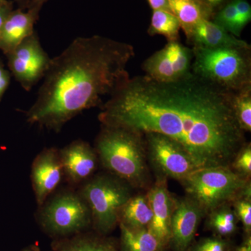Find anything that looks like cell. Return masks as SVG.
I'll return each instance as SVG.
<instances>
[{
  "label": "cell",
  "mask_w": 251,
  "mask_h": 251,
  "mask_svg": "<svg viewBox=\"0 0 251 251\" xmlns=\"http://www.w3.org/2000/svg\"><path fill=\"white\" fill-rule=\"evenodd\" d=\"M233 93L191 73L173 82L130 77L102 105L99 120L179 144L197 168L229 167L245 145Z\"/></svg>",
  "instance_id": "obj_1"
},
{
  "label": "cell",
  "mask_w": 251,
  "mask_h": 251,
  "mask_svg": "<svg viewBox=\"0 0 251 251\" xmlns=\"http://www.w3.org/2000/svg\"><path fill=\"white\" fill-rule=\"evenodd\" d=\"M134 56L127 43L99 35L77 38L51 59L37 98L26 112L27 122L59 132L130 78L127 66Z\"/></svg>",
  "instance_id": "obj_2"
},
{
  "label": "cell",
  "mask_w": 251,
  "mask_h": 251,
  "mask_svg": "<svg viewBox=\"0 0 251 251\" xmlns=\"http://www.w3.org/2000/svg\"><path fill=\"white\" fill-rule=\"evenodd\" d=\"M94 149L99 163L109 173L132 188L146 186L148 156L143 134L123 127L102 125Z\"/></svg>",
  "instance_id": "obj_3"
},
{
  "label": "cell",
  "mask_w": 251,
  "mask_h": 251,
  "mask_svg": "<svg viewBox=\"0 0 251 251\" xmlns=\"http://www.w3.org/2000/svg\"><path fill=\"white\" fill-rule=\"evenodd\" d=\"M192 50L191 72L195 75L233 94L251 86L250 44Z\"/></svg>",
  "instance_id": "obj_4"
},
{
  "label": "cell",
  "mask_w": 251,
  "mask_h": 251,
  "mask_svg": "<svg viewBox=\"0 0 251 251\" xmlns=\"http://www.w3.org/2000/svg\"><path fill=\"white\" fill-rule=\"evenodd\" d=\"M77 192L88 206L92 224L101 234L115 229L122 208L133 196L129 184L109 173L94 175Z\"/></svg>",
  "instance_id": "obj_5"
},
{
  "label": "cell",
  "mask_w": 251,
  "mask_h": 251,
  "mask_svg": "<svg viewBox=\"0 0 251 251\" xmlns=\"http://www.w3.org/2000/svg\"><path fill=\"white\" fill-rule=\"evenodd\" d=\"M249 181L229 167H211L198 168L181 181L187 196L206 214L235 200Z\"/></svg>",
  "instance_id": "obj_6"
},
{
  "label": "cell",
  "mask_w": 251,
  "mask_h": 251,
  "mask_svg": "<svg viewBox=\"0 0 251 251\" xmlns=\"http://www.w3.org/2000/svg\"><path fill=\"white\" fill-rule=\"evenodd\" d=\"M39 224L52 235L80 233L92 224L87 203L77 191L64 190L46 200L38 211Z\"/></svg>",
  "instance_id": "obj_7"
},
{
  "label": "cell",
  "mask_w": 251,
  "mask_h": 251,
  "mask_svg": "<svg viewBox=\"0 0 251 251\" xmlns=\"http://www.w3.org/2000/svg\"><path fill=\"white\" fill-rule=\"evenodd\" d=\"M143 135L148 159L158 177L181 181L198 169L188 153L176 142L159 133Z\"/></svg>",
  "instance_id": "obj_8"
},
{
  "label": "cell",
  "mask_w": 251,
  "mask_h": 251,
  "mask_svg": "<svg viewBox=\"0 0 251 251\" xmlns=\"http://www.w3.org/2000/svg\"><path fill=\"white\" fill-rule=\"evenodd\" d=\"M7 55L13 75L27 91L31 90L44 78L51 62L36 32L25 39Z\"/></svg>",
  "instance_id": "obj_9"
},
{
  "label": "cell",
  "mask_w": 251,
  "mask_h": 251,
  "mask_svg": "<svg viewBox=\"0 0 251 251\" xmlns=\"http://www.w3.org/2000/svg\"><path fill=\"white\" fill-rule=\"evenodd\" d=\"M192 49L179 41H168L163 49L148 57L142 65L145 75L159 82H173L191 74Z\"/></svg>",
  "instance_id": "obj_10"
},
{
  "label": "cell",
  "mask_w": 251,
  "mask_h": 251,
  "mask_svg": "<svg viewBox=\"0 0 251 251\" xmlns=\"http://www.w3.org/2000/svg\"><path fill=\"white\" fill-rule=\"evenodd\" d=\"M63 176L58 149L46 148L36 155L31 165V181L39 207L54 192Z\"/></svg>",
  "instance_id": "obj_11"
},
{
  "label": "cell",
  "mask_w": 251,
  "mask_h": 251,
  "mask_svg": "<svg viewBox=\"0 0 251 251\" xmlns=\"http://www.w3.org/2000/svg\"><path fill=\"white\" fill-rule=\"evenodd\" d=\"M64 176L71 186H80L94 175L99 160L95 149L82 140L59 150Z\"/></svg>",
  "instance_id": "obj_12"
},
{
  "label": "cell",
  "mask_w": 251,
  "mask_h": 251,
  "mask_svg": "<svg viewBox=\"0 0 251 251\" xmlns=\"http://www.w3.org/2000/svg\"><path fill=\"white\" fill-rule=\"evenodd\" d=\"M166 184V179L158 177L147 195L152 211L148 229L164 248L171 242L172 216L176 204Z\"/></svg>",
  "instance_id": "obj_13"
},
{
  "label": "cell",
  "mask_w": 251,
  "mask_h": 251,
  "mask_svg": "<svg viewBox=\"0 0 251 251\" xmlns=\"http://www.w3.org/2000/svg\"><path fill=\"white\" fill-rule=\"evenodd\" d=\"M206 213L190 197L176 201L172 216L171 242L175 251H186Z\"/></svg>",
  "instance_id": "obj_14"
},
{
  "label": "cell",
  "mask_w": 251,
  "mask_h": 251,
  "mask_svg": "<svg viewBox=\"0 0 251 251\" xmlns=\"http://www.w3.org/2000/svg\"><path fill=\"white\" fill-rule=\"evenodd\" d=\"M39 10L29 8L11 11L5 20L0 37V48L9 54L25 39L34 34V25L39 19Z\"/></svg>",
  "instance_id": "obj_15"
},
{
  "label": "cell",
  "mask_w": 251,
  "mask_h": 251,
  "mask_svg": "<svg viewBox=\"0 0 251 251\" xmlns=\"http://www.w3.org/2000/svg\"><path fill=\"white\" fill-rule=\"evenodd\" d=\"M188 41L193 47L203 49L249 45L247 41L238 39L211 20H205L200 23Z\"/></svg>",
  "instance_id": "obj_16"
},
{
  "label": "cell",
  "mask_w": 251,
  "mask_h": 251,
  "mask_svg": "<svg viewBox=\"0 0 251 251\" xmlns=\"http://www.w3.org/2000/svg\"><path fill=\"white\" fill-rule=\"evenodd\" d=\"M170 10L177 18L187 40L200 23L211 20L214 13L201 0H168Z\"/></svg>",
  "instance_id": "obj_17"
},
{
  "label": "cell",
  "mask_w": 251,
  "mask_h": 251,
  "mask_svg": "<svg viewBox=\"0 0 251 251\" xmlns=\"http://www.w3.org/2000/svg\"><path fill=\"white\" fill-rule=\"evenodd\" d=\"M152 219V211L148 196H132L122 208L119 223L131 229L148 228Z\"/></svg>",
  "instance_id": "obj_18"
},
{
  "label": "cell",
  "mask_w": 251,
  "mask_h": 251,
  "mask_svg": "<svg viewBox=\"0 0 251 251\" xmlns=\"http://www.w3.org/2000/svg\"><path fill=\"white\" fill-rule=\"evenodd\" d=\"M123 251H163L164 247L148 228L131 229L119 223Z\"/></svg>",
  "instance_id": "obj_19"
},
{
  "label": "cell",
  "mask_w": 251,
  "mask_h": 251,
  "mask_svg": "<svg viewBox=\"0 0 251 251\" xmlns=\"http://www.w3.org/2000/svg\"><path fill=\"white\" fill-rule=\"evenodd\" d=\"M57 251H119L115 243L90 234H77L57 245Z\"/></svg>",
  "instance_id": "obj_20"
},
{
  "label": "cell",
  "mask_w": 251,
  "mask_h": 251,
  "mask_svg": "<svg viewBox=\"0 0 251 251\" xmlns=\"http://www.w3.org/2000/svg\"><path fill=\"white\" fill-rule=\"evenodd\" d=\"M180 23L175 15L169 11H153L151 23L148 32L150 35H162L168 41H179Z\"/></svg>",
  "instance_id": "obj_21"
},
{
  "label": "cell",
  "mask_w": 251,
  "mask_h": 251,
  "mask_svg": "<svg viewBox=\"0 0 251 251\" xmlns=\"http://www.w3.org/2000/svg\"><path fill=\"white\" fill-rule=\"evenodd\" d=\"M209 214L208 225L221 237L231 235L237 229V216L228 203L216 208Z\"/></svg>",
  "instance_id": "obj_22"
},
{
  "label": "cell",
  "mask_w": 251,
  "mask_h": 251,
  "mask_svg": "<svg viewBox=\"0 0 251 251\" xmlns=\"http://www.w3.org/2000/svg\"><path fill=\"white\" fill-rule=\"evenodd\" d=\"M232 106L241 128L244 132H251V86L233 94Z\"/></svg>",
  "instance_id": "obj_23"
},
{
  "label": "cell",
  "mask_w": 251,
  "mask_h": 251,
  "mask_svg": "<svg viewBox=\"0 0 251 251\" xmlns=\"http://www.w3.org/2000/svg\"><path fill=\"white\" fill-rule=\"evenodd\" d=\"M211 21L236 37L242 33L238 23V15L234 0H229L213 15Z\"/></svg>",
  "instance_id": "obj_24"
},
{
  "label": "cell",
  "mask_w": 251,
  "mask_h": 251,
  "mask_svg": "<svg viewBox=\"0 0 251 251\" xmlns=\"http://www.w3.org/2000/svg\"><path fill=\"white\" fill-rule=\"evenodd\" d=\"M230 168L243 177L250 179L251 175V146L245 144L234 158Z\"/></svg>",
  "instance_id": "obj_25"
},
{
  "label": "cell",
  "mask_w": 251,
  "mask_h": 251,
  "mask_svg": "<svg viewBox=\"0 0 251 251\" xmlns=\"http://www.w3.org/2000/svg\"><path fill=\"white\" fill-rule=\"evenodd\" d=\"M234 210L247 232L251 229V199L238 197L234 200Z\"/></svg>",
  "instance_id": "obj_26"
},
{
  "label": "cell",
  "mask_w": 251,
  "mask_h": 251,
  "mask_svg": "<svg viewBox=\"0 0 251 251\" xmlns=\"http://www.w3.org/2000/svg\"><path fill=\"white\" fill-rule=\"evenodd\" d=\"M227 242L220 237L205 238L200 241L191 251H227Z\"/></svg>",
  "instance_id": "obj_27"
},
{
  "label": "cell",
  "mask_w": 251,
  "mask_h": 251,
  "mask_svg": "<svg viewBox=\"0 0 251 251\" xmlns=\"http://www.w3.org/2000/svg\"><path fill=\"white\" fill-rule=\"evenodd\" d=\"M237 9L238 23L241 30L251 21V6L247 0H234Z\"/></svg>",
  "instance_id": "obj_28"
},
{
  "label": "cell",
  "mask_w": 251,
  "mask_h": 251,
  "mask_svg": "<svg viewBox=\"0 0 251 251\" xmlns=\"http://www.w3.org/2000/svg\"><path fill=\"white\" fill-rule=\"evenodd\" d=\"M10 76L9 73L0 63V99L9 85Z\"/></svg>",
  "instance_id": "obj_29"
},
{
  "label": "cell",
  "mask_w": 251,
  "mask_h": 251,
  "mask_svg": "<svg viewBox=\"0 0 251 251\" xmlns=\"http://www.w3.org/2000/svg\"><path fill=\"white\" fill-rule=\"evenodd\" d=\"M12 10V4L9 1L0 4V37H1V29H2L5 20Z\"/></svg>",
  "instance_id": "obj_30"
},
{
  "label": "cell",
  "mask_w": 251,
  "mask_h": 251,
  "mask_svg": "<svg viewBox=\"0 0 251 251\" xmlns=\"http://www.w3.org/2000/svg\"><path fill=\"white\" fill-rule=\"evenodd\" d=\"M148 1L150 7L153 11L165 10V11H171L168 0H148Z\"/></svg>",
  "instance_id": "obj_31"
},
{
  "label": "cell",
  "mask_w": 251,
  "mask_h": 251,
  "mask_svg": "<svg viewBox=\"0 0 251 251\" xmlns=\"http://www.w3.org/2000/svg\"><path fill=\"white\" fill-rule=\"evenodd\" d=\"M201 1L214 14L218 9H220L229 0H201Z\"/></svg>",
  "instance_id": "obj_32"
},
{
  "label": "cell",
  "mask_w": 251,
  "mask_h": 251,
  "mask_svg": "<svg viewBox=\"0 0 251 251\" xmlns=\"http://www.w3.org/2000/svg\"><path fill=\"white\" fill-rule=\"evenodd\" d=\"M47 1L48 0H30L27 9L31 8V9H35L41 11L43 5L45 4Z\"/></svg>",
  "instance_id": "obj_33"
},
{
  "label": "cell",
  "mask_w": 251,
  "mask_h": 251,
  "mask_svg": "<svg viewBox=\"0 0 251 251\" xmlns=\"http://www.w3.org/2000/svg\"><path fill=\"white\" fill-rule=\"evenodd\" d=\"M238 251H251V237L248 238L247 241L238 249Z\"/></svg>",
  "instance_id": "obj_34"
},
{
  "label": "cell",
  "mask_w": 251,
  "mask_h": 251,
  "mask_svg": "<svg viewBox=\"0 0 251 251\" xmlns=\"http://www.w3.org/2000/svg\"><path fill=\"white\" fill-rule=\"evenodd\" d=\"M16 1H18L22 6L23 9H27L28 5H29L30 0H16Z\"/></svg>",
  "instance_id": "obj_35"
},
{
  "label": "cell",
  "mask_w": 251,
  "mask_h": 251,
  "mask_svg": "<svg viewBox=\"0 0 251 251\" xmlns=\"http://www.w3.org/2000/svg\"><path fill=\"white\" fill-rule=\"evenodd\" d=\"M23 251H35L33 250L32 249H31V248H28V249H25V250H23Z\"/></svg>",
  "instance_id": "obj_36"
},
{
  "label": "cell",
  "mask_w": 251,
  "mask_h": 251,
  "mask_svg": "<svg viewBox=\"0 0 251 251\" xmlns=\"http://www.w3.org/2000/svg\"><path fill=\"white\" fill-rule=\"evenodd\" d=\"M6 1H8L7 0H0V4H4V3H6Z\"/></svg>",
  "instance_id": "obj_37"
}]
</instances>
